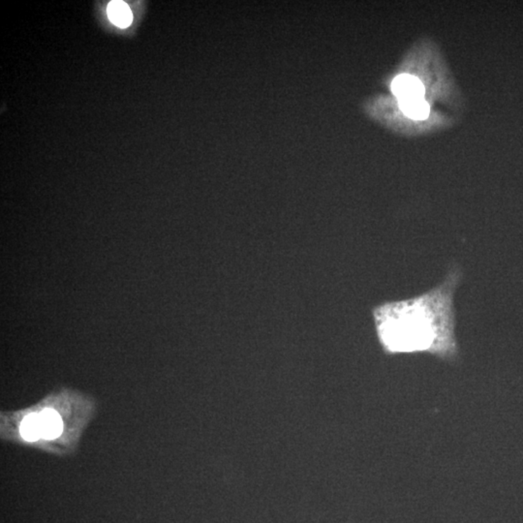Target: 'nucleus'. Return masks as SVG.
Here are the masks:
<instances>
[{
  "label": "nucleus",
  "mask_w": 523,
  "mask_h": 523,
  "mask_svg": "<svg viewBox=\"0 0 523 523\" xmlns=\"http://www.w3.org/2000/svg\"><path fill=\"white\" fill-rule=\"evenodd\" d=\"M462 277V270L452 267L443 282L428 292L374 309L377 335L387 355L426 353L457 360L454 294Z\"/></svg>",
  "instance_id": "1"
},
{
  "label": "nucleus",
  "mask_w": 523,
  "mask_h": 523,
  "mask_svg": "<svg viewBox=\"0 0 523 523\" xmlns=\"http://www.w3.org/2000/svg\"><path fill=\"white\" fill-rule=\"evenodd\" d=\"M392 90L398 100L404 98L423 97L426 93V88L421 84V80L408 74L399 75L395 78L392 82Z\"/></svg>",
  "instance_id": "2"
},
{
  "label": "nucleus",
  "mask_w": 523,
  "mask_h": 523,
  "mask_svg": "<svg viewBox=\"0 0 523 523\" xmlns=\"http://www.w3.org/2000/svg\"><path fill=\"white\" fill-rule=\"evenodd\" d=\"M39 419H40L41 434L44 439H56L61 435L64 426H62L61 418L59 413L53 409H46L39 414Z\"/></svg>",
  "instance_id": "3"
},
{
  "label": "nucleus",
  "mask_w": 523,
  "mask_h": 523,
  "mask_svg": "<svg viewBox=\"0 0 523 523\" xmlns=\"http://www.w3.org/2000/svg\"><path fill=\"white\" fill-rule=\"evenodd\" d=\"M402 113L415 121H423L429 114V105L423 97L399 99Z\"/></svg>",
  "instance_id": "4"
},
{
  "label": "nucleus",
  "mask_w": 523,
  "mask_h": 523,
  "mask_svg": "<svg viewBox=\"0 0 523 523\" xmlns=\"http://www.w3.org/2000/svg\"><path fill=\"white\" fill-rule=\"evenodd\" d=\"M109 19L112 20L116 27L124 28L131 25L133 16L131 10L126 2L112 1L108 6Z\"/></svg>",
  "instance_id": "5"
},
{
  "label": "nucleus",
  "mask_w": 523,
  "mask_h": 523,
  "mask_svg": "<svg viewBox=\"0 0 523 523\" xmlns=\"http://www.w3.org/2000/svg\"><path fill=\"white\" fill-rule=\"evenodd\" d=\"M20 433L23 439L30 442L37 441L40 437H42L39 415L31 414L23 419L20 423Z\"/></svg>",
  "instance_id": "6"
}]
</instances>
